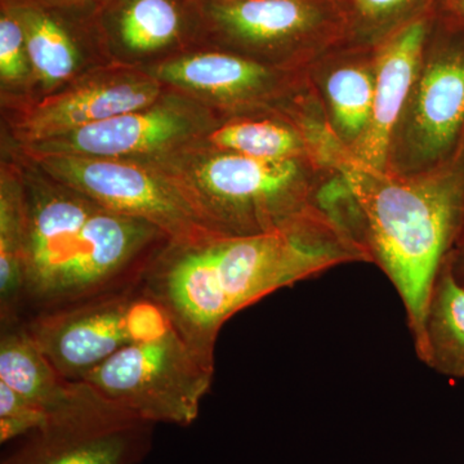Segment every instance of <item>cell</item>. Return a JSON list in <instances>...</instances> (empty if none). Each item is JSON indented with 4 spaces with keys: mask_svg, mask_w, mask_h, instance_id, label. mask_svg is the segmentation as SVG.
<instances>
[{
    "mask_svg": "<svg viewBox=\"0 0 464 464\" xmlns=\"http://www.w3.org/2000/svg\"><path fill=\"white\" fill-rule=\"evenodd\" d=\"M414 344L418 357L433 371L464 377V288L448 259L433 284Z\"/></svg>",
    "mask_w": 464,
    "mask_h": 464,
    "instance_id": "d6986e66",
    "label": "cell"
},
{
    "mask_svg": "<svg viewBox=\"0 0 464 464\" xmlns=\"http://www.w3.org/2000/svg\"><path fill=\"white\" fill-rule=\"evenodd\" d=\"M201 45L306 72L347 42L346 0H199Z\"/></svg>",
    "mask_w": 464,
    "mask_h": 464,
    "instance_id": "8992f818",
    "label": "cell"
},
{
    "mask_svg": "<svg viewBox=\"0 0 464 464\" xmlns=\"http://www.w3.org/2000/svg\"><path fill=\"white\" fill-rule=\"evenodd\" d=\"M23 188L16 159L0 164V326L17 323L23 297Z\"/></svg>",
    "mask_w": 464,
    "mask_h": 464,
    "instance_id": "ffe728a7",
    "label": "cell"
},
{
    "mask_svg": "<svg viewBox=\"0 0 464 464\" xmlns=\"http://www.w3.org/2000/svg\"><path fill=\"white\" fill-rule=\"evenodd\" d=\"M464 150V20L436 8L384 172L418 176Z\"/></svg>",
    "mask_w": 464,
    "mask_h": 464,
    "instance_id": "5b68a950",
    "label": "cell"
},
{
    "mask_svg": "<svg viewBox=\"0 0 464 464\" xmlns=\"http://www.w3.org/2000/svg\"><path fill=\"white\" fill-rule=\"evenodd\" d=\"M365 255L331 215L297 228L246 237L169 240L143 275L146 290L177 331L206 355L243 308L276 290Z\"/></svg>",
    "mask_w": 464,
    "mask_h": 464,
    "instance_id": "6da1fadb",
    "label": "cell"
},
{
    "mask_svg": "<svg viewBox=\"0 0 464 464\" xmlns=\"http://www.w3.org/2000/svg\"><path fill=\"white\" fill-rule=\"evenodd\" d=\"M0 382L51 414L72 401L81 382L58 373L20 324L0 326Z\"/></svg>",
    "mask_w": 464,
    "mask_h": 464,
    "instance_id": "ac0fdd59",
    "label": "cell"
},
{
    "mask_svg": "<svg viewBox=\"0 0 464 464\" xmlns=\"http://www.w3.org/2000/svg\"><path fill=\"white\" fill-rule=\"evenodd\" d=\"M451 273L464 288V231L448 258Z\"/></svg>",
    "mask_w": 464,
    "mask_h": 464,
    "instance_id": "cb8c5ba5",
    "label": "cell"
},
{
    "mask_svg": "<svg viewBox=\"0 0 464 464\" xmlns=\"http://www.w3.org/2000/svg\"><path fill=\"white\" fill-rule=\"evenodd\" d=\"M438 7L447 14L464 20V0H439Z\"/></svg>",
    "mask_w": 464,
    "mask_h": 464,
    "instance_id": "d4e9b609",
    "label": "cell"
},
{
    "mask_svg": "<svg viewBox=\"0 0 464 464\" xmlns=\"http://www.w3.org/2000/svg\"><path fill=\"white\" fill-rule=\"evenodd\" d=\"M141 163L160 174L208 231L246 237L293 230L331 215L341 170L317 159H261L198 141Z\"/></svg>",
    "mask_w": 464,
    "mask_h": 464,
    "instance_id": "277c9868",
    "label": "cell"
},
{
    "mask_svg": "<svg viewBox=\"0 0 464 464\" xmlns=\"http://www.w3.org/2000/svg\"><path fill=\"white\" fill-rule=\"evenodd\" d=\"M142 72L206 106L222 121L284 114L325 118L307 72L276 69L249 58L199 45L145 67Z\"/></svg>",
    "mask_w": 464,
    "mask_h": 464,
    "instance_id": "52a82bcc",
    "label": "cell"
},
{
    "mask_svg": "<svg viewBox=\"0 0 464 464\" xmlns=\"http://www.w3.org/2000/svg\"><path fill=\"white\" fill-rule=\"evenodd\" d=\"M167 90L142 70L105 67L44 99L2 109V142L29 146L63 136L145 108Z\"/></svg>",
    "mask_w": 464,
    "mask_h": 464,
    "instance_id": "4fadbf2b",
    "label": "cell"
},
{
    "mask_svg": "<svg viewBox=\"0 0 464 464\" xmlns=\"http://www.w3.org/2000/svg\"><path fill=\"white\" fill-rule=\"evenodd\" d=\"M155 426L81 382L72 401L12 441L0 464H140Z\"/></svg>",
    "mask_w": 464,
    "mask_h": 464,
    "instance_id": "30bf717a",
    "label": "cell"
},
{
    "mask_svg": "<svg viewBox=\"0 0 464 464\" xmlns=\"http://www.w3.org/2000/svg\"><path fill=\"white\" fill-rule=\"evenodd\" d=\"M66 380L81 382L119 351L161 337L174 324L142 282L20 324Z\"/></svg>",
    "mask_w": 464,
    "mask_h": 464,
    "instance_id": "9c48e42d",
    "label": "cell"
},
{
    "mask_svg": "<svg viewBox=\"0 0 464 464\" xmlns=\"http://www.w3.org/2000/svg\"><path fill=\"white\" fill-rule=\"evenodd\" d=\"M436 8L375 47L377 79L371 121L362 139L348 154L360 166L381 172L386 168L391 136L413 87Z\"/></svg>",
    "mask_w": 464,
    "mask_h": 464,
    "instance_id": "2e32d148",
    "label": "cell"
},
{
    "mask_svg": "<svg viewBox=\"0 0 464 464\" xmlns=\"http://www.w3.org/2000/svg\"><path fill=\"white\" fill-rule=\"evenodd\" d=\"M2 151L16 159L23 188V297L16 324L125 288L142 255L136 221L57 181L16 149L2 145Z\"/></svg>",
    "mask_w": 464,
    "mask_h": 464,
    "instance_id": "3957f363",
    "label": "cell"
},
{
    "mask_svg": "<svg viewBox=\"0 0 464 464\" xmlns=\"http://www.w3.org/2000/svg\"><path fill=\"white\" fill-rule=\"evenodd\" d=\"M35 76L25 34L17 18L0 5V105L16 108L32 102Z\"/></svg>",
    "mask_w": 464,
    "mask_h": 464,
    "instance_id": "7402d4cb",
    "label": "cell"
},
{
    "mask_svg": "<svg viewBox=\"0 0 464 464\" xmlns=\"http://www.w3.org/2000/svg\"><path fill=\"white\" fill-rule=\"evenodd\" d=\"M222 119L199 102L167 90L145 108L133 110L29 146H14L27 155L141 160L200 141Z\"/></svg>",
    "mask_w": 464,
    "mask_h": 464,
    "instance_id": "7c38bea8",
    "label": "cell"
},
{
    "mask_svg": "<svg viewBox=\"0 0 464 464\" xmlns=\"http://www.w3.org/2000/svg\"><path fill=\"white\" fill-rule=\"evenodd\" d=\"M96 18L119 66L142 70L201 45L199 0H99Z\"/></svg>",
    "mask_w": 464,
    "mask_h": 464,
    "instance_id": "9a60e30c",
    "label": "cell"
},
{
    "mask_svg": "<svg viewBox=\"0 0 464 464\" xmlns=\"http://www.w3.org/2000/svg\"><path fill=\"white\" fill-rule=\"evenodd\" d=\"M47 413L0 382V442L9 444L47 420Z\"/></svg>",
    "mask_w": 464,
    "mask_h": 464,
    "instance_id": "603a6c76",
    "label": "cell"
},
{
    "mask_svg": "<svg viewBox=\"0 0 464 464\" xmlns=\"http://www.w3.org/2000/svg\"><path fill=\"white\" fill-rule=\"evenodd\" d=\"M332 215L398 290L413 338L436 277L464 231V150L447 166L398 176L346 157Z\"/></svg>",
    "mask_w": 464,
    "mask_h": 464,
    "instance_id": "7a4b0ae2",
    "label": "cell"
},
{
    "mask_svg": "<svg viewBox=\"0 0 464 464\" xmlns=\"http://www.w3.org/2000/svg\"><path fill=\"white\" fill-rule=\"evenodd\" d=\"M213 374L215 356L192 346L174 326L123 348L81 382L142 420L186 427L199 415Z\"/></svg>",
    "mask_w": 464,
    "mask_h": 464,
    "instance_id": "ba28073f",
    "label": "cell"
},
{
    "mask_svg": "<svg viewBox=\"0 0 464 464\" xmlns=\"http://www.w3.org/2000/svg\"><path fill=\"white\" fill-rule=\"evenodd\" d=\"M0 5L17 18L25 34L35 76L32 102L91 72L116 65L101 35L97 5L0 0Z\"/></svg>",
    "mask_w": 464,
    "mask_h": 464,
    "instance_id": "5bb4252c",
    "label": "cell"
},
{
    "mask_svg": "<svg viewBox=\"0 0 464 464\" xmlns=\"http://www.w3.org/2000/svg\"><path fill=\"white\" fill-rule=\"evenodd\" d=\"M44 2L63 3V5H97L99 0H44Z\"/></svg>",
    "mask_w": 464,
    "mask_h": 464,
    "instance_id": "484cf974",
    "label": "cell"
},
{
    "mask_svg": "<svg viewBox=\"0 0 464 464\" xmlns=\"http://www.w3.org/2000/svg\"><path fill=\"white\" fill-rule=\"evenodd\" d=\"M306 72L329 130L350 154L371 121L377 48L343 43L314 61Z\"/></svg>",
    "mask_w": 464,
    "mask_h": 464,
    "instance_id": "e0dca14e",
    "label": "cell"
},
{
    "mask_svg": "<svg viewBox=\"0 0 464 464\" xmlns=\"http://www.w3.org/2000/svg\"><path fill=\"white\" fill-rule=\"evenodd\" d=\"M24 155L57 181L81 192L99 206L119 215L148 221L163 231L169 240L182 243L221 237L208 231L179 192L141 161L72 155Z\"/></svg>",
    "mask_w": 464,
    "mask_h": 464,
    "instance_id": "8fae6325",
    "label": "cell"
},
{
    "mask_svg": "<svg viewBox=\"0 0 464 464\" xmlns=\"http://www.w3.org/2000/svg\"><path fill=\"white\" fill-rule=\"evenodd\" d=\"M439 0H346L350 44L375 48L402 26L430 14Z\"/></svg>",
    "mask_w": 464,
    "mask_h": 464,
    "instance_id": "44dd1931",
    "label": "cell"
}]
</instances>
